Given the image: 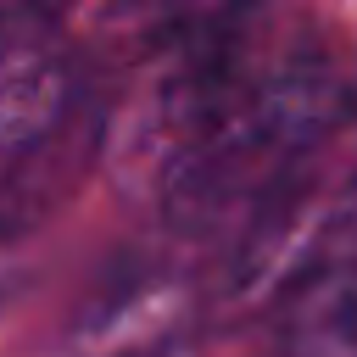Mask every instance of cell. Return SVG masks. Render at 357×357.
I'll use <instances>...</instances> for the list:
<instances>
[{
  "mask_svg": "<svg viewBox=\"0 0 357 357\" xmlns=\"http://www.w3.org/2000/svg\"><path fill=\"white\" fill-rule=\"evenodd\" d=\"M284 357H357V201L335 218L329 240L301 273Z\"/></svg>",
  "mask_w": 357,
  "mask_h": 357,
  "instance_id": "obj_2",
  "label": "cell"
},
{
  "mask_svg": "<svg viewBox=\"0 0 357 357\" xmlns=\"http://www.w3.org/2000/svg\"><path fill=\"white\" fill-rule=\"evenodd\" d=\"M73 0H0V50L11 45H56V22Z\"/></svg>",
  "mask_w": 357,
  "mask_h": 357,
  "instance_id": "obj_3",
  "label": "cell"
},
{
  "mask_svg": "<svg viewBox=\"0 0 357 357\" xmlns=\"http://www.w3.org/2000/svg\"><path fill=\"white\" fill-rule=\"evenodd\" d=\"M335 123L340 84L318 61H279L257 78H223L178 117V151L167 162L173 223L190 234L234 229L245 245H257L268 212L284 201L301 162Z\"/></svg>",
  "mask_w": 357,
  "mask_h": 357,
  "instance_id": "obj_1",
  "label": "cell"
}]
</instances>
